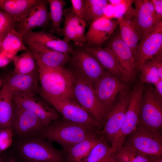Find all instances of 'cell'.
<instances>
[{
    "label": "cell",
    "mask_w": 162,
    "mask_h": 162,
    "mask_svg": "<svg viewBox=\"0 0 162 162\" xmlns=\"http://www.w3.org/2000/svg\"><path fill=\"white\" fill-rule=\"evenodd\" d=\"M38 67L40 93L46 100L67 98L75 100L73 94L74 77L70 69L41 65Z\"/></svg>",
    "instance_id": "cell-1"
},
{
    "label": "cell",
    "mask_w": 162,
    "mask_h": 162,
    "mask_svg": "<svg viewBox=\"0 0 162 162\" xmlns=\"http://www.w3.org/2000/svg\"><path fill=\"white\" fill-rule=\"evenodd\" d=\"M100 134L98 129L65 120L54 122L40 133L50 141L57 143L66 151L77 143Z\"/></svg>",
    "instance_id": "cell-2"
},
{
    "label": "cell",
    "mask_w": 162,
    "mask_h": 162,
    "mask_svg": "<svg viewBox=\"0 0 162 162\" xmlns=\"http://www.w3.org/2000/svg\"><path fill=\"white\" fill-rule=\"evenodd\" d=\"M16 148L23 162H64L61 152L40 136L19 138Z\"/></svg>",
    "instance_id": "cell-3"
},
{
    "label": "cell",
    "mask_w": 162,
    "mask_h": 162,
    "mask_svg": "<svg viewBox=\"0 0 162 162\" xmlns=\"http://www.w3.org/2000/svg\"><path fill=\"white\" fill-rule=\"evenodd\" d=\"M137 126L154 132H161L162 97L150 84L145 86Z\"/></svg>",
    "instance_id": "cell-4"
},
{
    "label": "cell",
    "mask_w": 162,
    "mask_h": 162,
    "mask_svg": "<svg viewBox=\"0 0 162 162\" xmlns=\"http://www.w3.org/2000/svg\"><path fill=\"white\" fill-rule=\"evenodd\" d=\"M70 69L74 77L73 94L76 101L101 125L104 123L107 115L93 86L79 74Z\"/></svg>",
    "instance_id": "cell-5"
},
{
    "label": "cell",
    "mask_w": 162,
    "mask_h": 162,
    "mask_svg": "<svg viewBox=\"0 0 162 162\" xmlns=\"http://www.w3.org/2000/svg\"><path fill=\"white\" fill-rule=\"evenodd\" d=\"M145 87L139 80L131 90V98L121 128L112 141L111 148L115 152L121 147L127 136L137 127L140 116V105Z\"/></svg>",
    "instance_id": "cell-6"
},
{
    "label": "cell",
    "mask_w": 162,
    "mask_h": 162,
    "mask_svg": "<svg viewBox=\"0 0 162 162\" xmlns=\"http://www.w3.org/2000/svg\"><path fill=\"white\" fill-rule=\"evenodd\" d=\"M124 144L146 156L162 155L161 133L152 131L139 126L127 136Z\"/></svg>",
    "instance_id": "cell-7"
},
{
    "label": "cell",
    "mask_w": 162,
    "mask_h": 162,
    "mask_svg": "<svg viewBox=\"0 0 162 162\" xmlns=\"http://www.w3.org/2000/svg\"><path fill=\"white\" fill-rule=\"evenodd\" d=\"M93 86L107 116L122 94L129 88L128 83L108 71Z\"/></svg>",
    "instance_id": "cell-8"
},
{
    "label": "cell",
    "mask_w": 162,
    "mask_h": 162,
    "mask_svg": "<svg viewBox=\"0 0 162 162\" xmlns=\"http://www.w3.org/2000/svg\"><path fill=\"white\" fill-rule=\"evenodd\" d=\"M70 54L71 69L92 86L107 72L97 60L85 49L74 50Z\"/></svg>",
    "instance_id": "cell-9"
},
{
    "label": "cell",
    "mask_w": 162,
    "mask_h": 162,
    "mask_svg": "<svg viewBox=\"0 0 162 162\" xmlns=\"http://www.w3.org/2000/svg\"><path fill=\"white\" fill-rule=\"evenodd\" d=\"M46 100L65 120L98 129L100 127V124L75 100L58 98Z\"/></svg>",
    "instance_id": "cell-10"
},
{
    "label": "cell",
    "mask_w": 162,
    "mask_h": 162,
    "mask_svg": "<svg viewBox=\"0 0 162 162\" xmlns=\"http://www.w3.org/2000/svg\"><path fill=\"white\" fill-rule=\"evenodd\" d=\"M35 94L14 93L12 96L14 105L36 115L46 127L58 120L56 111L37 98Z\"/></svg>",
    "instance_id": "cell-11"
},
{
    "label": "cell",
    "mask_w": 162,
    "mask_h": 162,
    "mask_svg": "<svg viewBox=\"0 0 162 162\" xmlns=\"http://www.w3.org/2000/svg\"><path fill=\"white\" fill-rule=\"evenodd\" d=\"M12 128L19 138L39 136L46 128L34 114L14 105Z\"/></svg>",
    "instance_id": "cell-12"
},
{
    "label": "cell",
    "mask_w": 162,
    "mask_h": 162,
    "mask_svg": "<svg viewBox=\"0 0 162 162\" xmlns=\"http://www.w3.org/2000/svg\"><path fill=\"white\" fill-rule=\"evenodd\" d=\"M131 94L130 88L122 94L108 114L104 128L100 132L102 136L111 143L121 128Z\"/></svg>",
    "instance_id": "cell-13"
},
{
    "label": "cell",
    "mask_w": 162,
    "mask_h": 162,
    "mask_svg": "<svg viewBox=\"0 0 162 162\" xmlns=\"http://www.w3.org/2000/svg\"><path fill=\"white\" fill-rule=\"evenodd\" d=\"M135 13L133 17L138 27L142 40L154 30L162 22L156 13L151 0H134Z\"/></svg>",
    "instance_id": "cell-14"
},
{
    "label": "cell",
    "mask_w": 162,
    "mask_h": 162,
    "mask_svg": "<svg viewBox=\"0 0 162 162\" xmlns=\"http://www.w3.org/2000/svg\"><path fill=\"white\" fill-rule=\"evenodd\" d=\"M162 51V22L138 44L134 56L136 71L145 62Z\"/></svg>",
    "instance_id": "cell-15"
},
{
    "label": "cell",
    "mask_w": 162,
    "mask_h": 162,
    "mask_svg": "<svg viewBox=\"0 0 162 162\" xmlns=\"http://www.w3.org/2000/svg\"><path fill=\"white\" fill-rule=\"evenodd\" d=\"M111 37L106 42V44L104 48L110 50L114 54L132 82L135 79L136 70L131 50L122 38L119 32Z\"/></svg>",
    "instance_id": "cell-16"
},
{
    "label": "cell",
    "mask_w": 162,
    "mask_h": 162,
    "mask_svg": "<svg viewBox=\"0 0 162 162\" xmlns=\"http://www.w3.org/2000/svg\"><path fill=\"white\" fill-rule=\"evenodd\" d=\"M46 0H39L22 16L17 26L18 32L23 35L34 28L44 27L50 19Z\"/></svg>",
    "instance_id": "cell-17"
},
{
    "label": "cell",
    "mask_w": 162,
    "mask_h": 162,
    "mask_svg": "<svg viewBox=\"0 0 162 162\" xmlns=\"http://www.w3.org/2000/svg\"><path fill=\"white\" fill-rule=\"evenodd\" d=\"M38 65L50 68L64 67L70 62V54L51 50L37 42L23 41Z\"/></svg>",
    "instance_id": "cell-18"
},
{
    "label": "cell",
    "mask_w": 162,
    "mask_h": 162,
    "mask_svg": "<svg viewBox=\"0 0 162 162\" xmlns=\"http://www.w3.org/2000/svg\"><path fill=\"white\" fill-rule=\"evenodd\" d=\"M63 16L64 26L58 34L64 36L63 40L68 44L72 41L78 46H83L86 43L85 31L86 22L77 17L71 7L64 10Z\"/></svg>",
    "instance_id": "cell-19"
},
{
    "label": "cell",
    "mask_w": 162,
    "mask_h": 162,
    "mask_svg": "<svg viewBox=\"0 0 162 162\" xmlns=\"http://www.w3.org/2000/svg\"><path fill=\"white\" fill-rule=\"evenodd\" d=\"M118 25L117 20L104 17L92 21L85 35L88 46L101 47L112 34Z\"/></svg>",
    "instance_id": "cell-20"
},
{
    "label": "cell",
    "mask_w": 162,
    "mask_h": 162,
    "mask_svg": "<svg viewBox=\"0 0 162 162\" xmlns=\"http://www.w3.org/2000/svg\"><path fill=\"white\" fill-rule=\"evenodd\" d=\"M85 49L95 57L106 70L123 81L128 83L131 82L110 50L101 47L89 46Z\"/></svg>",
    "instance_id": "cell-21"
},
{
    "label": "cell",
    "mask_w": 162,
    "mask_h": 162,
    "mask_svg": "<svg viewBox=\"0 0 162 162\" xmlns=\"http://www.w3.org/2000/svg\"><path fill=\"white\" fill-rule=\"evenodd\" d=\"M38 72L29 74L13 73L8 76L3 86L10 93L35 94L39 91Z\"/></svg>",
    "instance_id": "cell-22"
},
{
    "label": "cell",
    "mask_w": 162,
    "mask_h": 162,
    "mask_svg": "<svg viewBox=\"0 0 162 162\" xmlns=\"http://www.w3.org/2000/svg\"><path fill=\"white\" fill-rule=\"evenodd\" d=\"M23 41L37 42L51 50L69 54L74 50L69 44L43 30L29 31L23 35Z\"/></svg>",
    "instance_id": "cell-23"
},
{
    "label": "cell",
    "mask_w": 162,
    "mask_h": 162,
    "mask_svg": "<svg viewBox=\"0 0 162 162\" xmlns=\"http://www.w3.org/2000/svg\"><path fill=\"white\" fill-rule=\"evenodd\" d=\"M133 17L127 18L122 16L117 20L118 23L121 37L131 49L134 56L138 42L141 39V34Z\"/></svg>",
    "instance_id": "cell-24"
},
{
    "label": "cell",
    "mask_w": 162,
    "mask_h": 162,
    "mask_svg": "<svg viewBox=\"0 0 162 162\" xmlns=\"http://www.w3.org/2000/svg\"><path fill=\"white\" fill-rule=\"evenodd\" d=\"M23 35L16 29H13L4 38L0 50V56L13 60L18 52L26 51L27 47L23 41Z\"/></svg>",
    "instance_id": "cell-25"
},
{
    "label": "cell",
    "mask_w": 162,
    "mask_h": 162,
    "mask_svg": "<svg viewBox=\"0 0 162 162\" xmlns=\"http://www.w3.org/2000/svg\"><path fill=\"white\" fill-rule=\"evenodd\" d=\"M99 135L87 138L69 148L66 151L67 162H81L103 138Z\"/></svg>",
    "instance_id": "cell-26"
},
{
    "label": "cell",
    "mask_w": 162,
    "mask_h": 162,
    "mask_svg": "<svg viewBox=\"0 0 162 162\" xmlns=\"http://www.w3.org/2000/svg\"><path fill=\"white\" fill-rule=\"evenodd\" d=\"M12 94L3 86L0 91V129L12 128L14 110Z\"/></svg>",
    "instance_id": "cell-27"
},
{
    "label": "cell",
    "mask_w": 162,
    "mask_h": 162,
    "mask_svg": "<svg viewBox=\"0 0 162 162\" xmlns=\"http://www.w3.org/2000/svg\"><path fill=\"white\" fill-rule=\"evenodd\" d=\"M13 60L14 74H29L38 72V64L28 48L25 52L15 56Z\"/></svg>",
    "instance_id": "cell-28"
},
{
    "label": "cell",
    "mask_w": 162,
    "mask_h": 162,
    "mask_svg": "<svg viewBox=\"0 0 162 162\" xmlns=\"http://www.w3.org/2000/svg\"><path fill=\"white\" fill-rule=\"evenodd\" d=\"M39 0H0V9L14 16L19 22L24 13Z\"/></svg>",
    "instance_id": "cell-29"
},
{
    "label": "cell",
    "mask_w": 162,
    "mask_h": 162,
    "mask_svg": "<svg viewBox=\"0 0 162 162\" xmlns=\"http://www.w3.org/2000/svg\"><path fill=\"white\" fill-rule=\"evenodd\" d=\"M50 8V19L51 22V28L50 33L53 34L60 32L61 24L63 20V8L66 2L63 0H47Z\"/></svg>",
    "instance_id": "cell-30"
},
{
    "label": "cell",
    "mask_w": 162,
    "mask_h": 162,
    "mask_svg": "<svg viewBox=\"0 0 162 162\" xmlns=\"http://www.w3.org/2000/svg\"><path fill=\"white\" fill-rule=\"evenodd\" d=\"M108 3L106 0H85L83 20L86 22H92L103 17Z\"/></svg>",
    "instance_id": "cell-31"
},
{
    "label": "cell",
    "mask_w": 162,
    "mask_h": 162,
    "mask_svg": "<svg viewBox=\"0 0 162 162\" xmlns=\"http://www.w3.org/2000/svg\"><path fill=\"white\" fill-rule=\"evenodd\" d=\"M112 151L104 138L81 162H101Z\"/></svg>",
    "instance_id": "cell-32"
},
{
    "label": "cell",
    "mask_w": 162,
    "mask_h": 162,
    "mask_svg": "<svg viewBox=\"0 0 162 162\" xmlns=\"http://www.w3.org/2000/svg\"><path fill=\"white\" fill-rule=\"evenodd\" d=\"M140 71V74L139 80L144 84L154 85L160 79L156 68L150 60L145 62Z\"/></svg>",
    "instance_id": "cell-33"
},
{
    "label": "cell",
    "mask_w": 162,
    "mask_h": 162,
    "mask_svg": "<svg viewBox=\"0 0 162 162\" xmlns=\"http://www.w3.org/2000/svg\"><path fill=\"white\" fill-rule=\"evenodd\" d=\"M18 22L7 12L0 10V37L3 39L13 29L17 27Z\"/></svg>",
    "instance_id": "cell-34"
},
{
    "label": "cell",
    "mask_w": 162,
    "mask_h": 162,
    "mask_svg": "<svg viewBox=\"0 0 162 162\" xmlns=\"http://www.w3.org/2000/svg\"><path fill=\"white\" fill-rule=\"evenodd\" d=\"M14 133L12 128L0 129V152L8 149L12 145Z\"/></svg>",
    "instance_id": "cell-35"
},
{
    "label": "cell",
    "mask_w": 162,
    "mask_h": 162,
    "mask_svg": "<svg viewBox=\"0 0 162 162\" xmlns=\"http://www.w3.org/2000/svg\"><path fill=\"white\" fill-rule=\"evenodd\" d=\"M70 2L73 10L75 15L78 18L83 20L85 0H71Z\"/></svg>",
    "instance_id": "cell-36"
},
{
    "label": "cell",
    "mask_w": 162,
    "mask_h": 162,
    "mask_svg": "<svg viewBox=\"0 0 162 162\" xmlns=\"http://www.w3.org/2000/svg\"><path fill=\"white\" fill-rule=\"evenodd\" d=\"M150 60L156 68L160 78L162 79V51H160Z\"/></svg>",
    "instance_id": "cell-37"
},
{
    "label": "cell",
    "mask_w": 162,
    "mask_h": 162,
    "mask_svg": "<svg viewBox=\"0 0 162 162\" xmlns=\"http://www.w3.org/2000/svg\"><path fill=\"white\" fill-rule=\"evenodd\" d=\"M154 10L158 16L162 19V0H151Z\"/></svg>",
    "instance_id": "cell-38"
},
{
    "label": "cell",
    "mask_w": 162,
    "mask_h": 162,
    "mask_svg": "<svg viewBox=\"0 0 162 162\" xmlns=\"http://www.w3.org/2000/svg\"><path fill=\"white\" fill-rule=\"evenodd\" d=\"M115 10V7L108 3L106 8L103 17L109 19L114 18Z\"/></svg>",
    "instance_id": "cell-39"
},
{
    "label": "cell",
    "mask_w": 162,
    "mask_h": 162,
    "mask_svg": "<svg viewBox=\"0 0 162 162\" xmlns=\"http://www.w3.org/2000/svg\"><path fill=\"white\" fill-rule=\"evenodd\" d=\"M101 162H119L114 152L112 151Z\"/></svg>",
    "instance_id": "cell-40"
},
{
    "label": "cell",
    "mask_w": 162,
    "mask_h": 162,
    "mask_svg": "<svg viewBox=\"0 0 162 162\" xmlns=\"http://www.w3.org/2000/svg\"><path fill=\"white\" fill-rule=\"evenodd\" d=\"M154 85L155 89L158 94L162 97V79H160Z\"/></svg>",
    "instance_id": "cell-41"
},
{
    "label": "cell",
    "mask_w": 162,
    "mask_h": 162,
    "mask_svg": "<svg viewBox=\"0 0 162 162\" xmlns=\"http://www.w3.org/2000/svg\"><path fill=\"white\" fill-rule=\"evenodd\" d=\"M12 60L4 56H0V67H4L7 65Z\"/></svg>",
    "instance_id": "cell-42"
},
{
    "label": "cell",
    "mask_w": 162,
    "mask_h": 162,
    "mask_svg": "<svg viewBox=\"0 0 162 162\" xmlns=\"http://www.w3.org/2000/svg\"><path fill=\"white\" fill-rule=\"evenodd\" d=\"M152 162H162L161 156H152Z\"/></svg>",
    "instance_id": "cell-43"
},
{
    "label": "cell",
    "mask_w": 162,
    "mask_h": 162,
    "mask_svg": "<svg viewBox=\"0 0 162 162\" xmlns=\"http://www.w3.org/2000/svg\"><path fill=\"white\" fill-rule=\"evenodd\" d=\"M4 162H19L18 160L15 157L13 156H10L7 158Z\"/></svg>",
    "instance_id": "cell-44"
},
{
    "label": "cell",
    "mask_w": 162,
    "mask_h": 162,
    "mask_svg": "<svg viewBox=\"0 0 162 162\" xmlns=\"http://www.w3.org/2000/svg\"><path fill=\"white\" fill-rule=\"evenodd\" d=\"M3 39H4L0 37V50Z\"/></svg>",
    "instance_id": "cell-45"
},
{
    "label": "cell",
    "mask_w": 162,
    "mask_h": 162,
    "mask_svg": "<svg viewBox=\"0 0 162 162\" xmlns=\"http://www.w3.org/2000/svg\"><path fill=\"white\" fill-rule=\"evenodd\" d=\"M2 83V81L0 79V88Z\"/></svg>",
    "instance_id": "cell-46"
},
{
    "label": "cell",
    "mask_w": 162,
    "mask_h": 162,
    "mask_svg": "<svg viewBox=\"0 0 162 162\" xmlns=\"http://www.w3.org/2000/svg\"><path fill=\"white\" fill-rule=\"evenodd\" d=\"M0 162H2V159L0 156Z\"/></svg>",
    "instance_id": "cell-47"
}]
</instances>
